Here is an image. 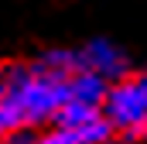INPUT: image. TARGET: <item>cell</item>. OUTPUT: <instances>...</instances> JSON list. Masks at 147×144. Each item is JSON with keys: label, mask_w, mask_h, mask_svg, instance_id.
<instances>
[{"label": "cell", "mask_w": 147, "mask_h": 144, "mask_svg": "<svg viewBox=\"0 0 147 144\" xmlns=\"http://www.w3.org/2000/svg\"><path fill=\"white\" fill-rule=\"evenodd\" d=\"M65 82L69 72L51 65L45 55L31 65H17L7 79H0V103L10 110V117L21 127L51 124L55 113L65 103Z\"/></svg>", "instance_id": "1"}, {"label": "cell", "mask_w": 147, "mask_h": 144, "mask_svg": "<svg viewBox=\"0 0 147 144\" xmlns=\"http://www.w3.org/2000/svg\"><path fill=\"white\" fill-rule=\"evenodd\" d=\"M103 117L113 134L147 137V72H123L113 79L103 100Z\"/></svg>", "instance_id": "2"}, {"label": "cell", "mask_w": 147, "mask_h": 144, "mask_svg": "<svg viewBox=\"0 0 147 144\" xmlns=\"http://www.w3.org/2000/svg\"><path fill=\"white\" fill-rule=\"evenodd\" d=\"M51 124L72 130L82 144H106V141L113 137V127L106 124V117H103V107H86V103H72V100H65Z\"/></svg>", "instance_id": "3"}, {"label": "cell", "mask_w": 147, "mask_h": 144, "mask_svg": "<svg viewBox=\"0 0 147 144\" xmlns=\"http://www.w3.org/2000/svg\"><path fill=\"white\" fill-rule=\"evenodd\" d=\"M75 62H79V69H89V72H96V75H103V79H110V82L127 72L123 48L113 45V41H106V38H92L82 48H75Z\"/></svg>", "instance_id": "4"}, {"label": "cell", "mask_w": 147, "mask_h": 144, "mask_svg": "<svg viewBox=\"0 0 147 144\" xmlns=\"http://www.w3.org/2000/svg\"><path fill=\"white\" fill-rule=\"evenodd\" d=\"M106 89H110V79H103V75H96L89 69H72L69 82H65V100L86 103V107H103Z\"/></svg>", "instance_id": "5"}, {"label": "cell", "mask_w": 147, "mask_h": 144, "mask_svg": "<svg viewBox=\"0 0 147 144\" xmlns=\"http://www.w3.org/2000/svg\"><path fill=\"white\" fill-rule=\"evenodd\" d=\"M21 144H82L79 137H75L72 130H65V127H51V130H41V134H34V137H24Z\"/></svg>", "instance_id": "6"}, {"label": "cell", "mask_w": 147, "mask_h": 144, "mask_svg": "<svg viewBox=\"0 0 147 144\" xmlns=\"http://www.w3.org/2000/svg\"><path fill=\"white\" fill-rule=\"evenodd\" d=\"M14 130H17V120L10 117V110H7L3 103H0V144L7 141V137H10Z\"/></svg>", "instance_id": "7"}, {"label": "cell", "mask_w": 147, "mask_h": 144, "mask_svg": "<svg viewBox=\"0 0 147 144\" xmlns=\"http://www.w3.org/2000/svg\"><path fill=\"white\" fill-rule=\"evenodd\" d=\"M0 79H3V75H0Z\"/></svg>", "instance_id": "8"}]
</instances>
